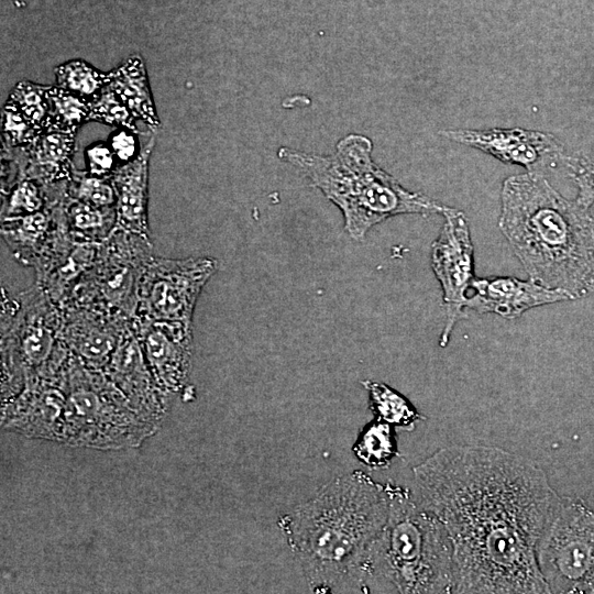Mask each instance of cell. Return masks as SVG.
Here are the masks:
<instances>
[{
    "instance_id": "44dd1931",
    "label": "cell",
    "mask_w": 594,
    "mask_h": 594,
    "mask_svg": "<svg viewBox=\"0 0 594 594\" xmlns=\"http://www.w3.org/2000/svg\"><path fill=\"white\" fill-rule=\"evenodd\" d=\"M362 384L369 393L370 408L375 419L406 430H411L418 420L424 419L402 394L388 385L370 380Z\"/></svg>"
},
{
    "instance_id": "4316f807",
    "label": "cell",
    "mask_w": 594,
    "mask_h": 594,
    "mask_svg": "<svg viewBox=\"0 0 594 594\" xmlns=\"http://www.w3.org/2000/svg\"><path fill=\"white\" fill-rule=\"evenodd\" d=\"M67 196L99 208L116 207L117 196L110 178L74 167L67 182Z\"/></svg>"
},
{
    "instance_id": "30bf717a",
    "label": "cell",
    "mask_w": 594,
    "mask_h": 594,
    "mask_svg": "<svg viewBox=\"0 0 594 594\" xmlns=\"http://www.w3.org/2000/svg\"><path fill=\"white\" fill-rule=\"evenodd\" d=\"M444 223L431 245V267L440 283L446 309L440 345L449 343L455 323L466 317L468 290L474 276L473 243L465 215L452 207L442 212Z\"/></svg>"
},
{
    "instance_id": "484cf974",
    "label": "cell",
    "mask_w": 594,
    "mask_h": 594,
    "mask_svg": "<svg viewBox=\"0 0 594 594\" xmlns=\"http://www.w3.org/2000/svg\"><path fill=\"white\" fill-rule=\"evenodd\" d=\"M3 196V195H2ZM53 198L50 189L36 180L22 178L2 198L1 218L33 213L45 208Z\"/></svg>"
},
{
    "instance_id": "8fae6325",
    "label": "cell",
    "mask_w": 594,
    "mask_h": 594,
    "mask_svg": "<svg viewBox=\"0 0 594 594\" xmlns=\"http://www.w3.org/2000/svg\"><path fill=\"white\" fill-rule=\"evenodd\" d=\"M61 309V338L69 353L88 367L103 370L133 318L66 300Z\"/></svg>"
},
{
    "instance_id": "5b68a950",
    "label": "cell",
    "mask_w": 594,
    "mask_h": 594,
    "mask_svg": "<svg viewBox=\"0 0 594 594\" xmlns=\"http://www.w3.org/2000/svg\"><path fill=\"white\" fill-rule=\"evenodd\" d=\"M386 522L366 560L362 592L453 593V548L443 522L414 491L386 483Z\"/></svg>"
},
{
    "instance_id": "7a4b0ae2",
    "label": "cell",
    "mask_w": 594,
    "mask_h": 594,
    "mask_svg": "<svg viewBox=\"0 0 594 594\" xmlns=\"http://www.w3.org/2000/svg\"><path fill=\"white\" fill-rule=\"evenodd\" d=\"M386 484L356 470L282 515L279 530L314 593L361 590L370 550L388 515Z\"/></svg>"
},
{
    "instance_id": "83f0119b",
    "label": "cell",
    "mask_w": 594,
    "mask_h": 594,
    "mask_svg": "<svg viewBox=\"0 0 594 594\" xmlns=\"http://www.w3.org/2000/svg\"><path fill=\"white\" fill-rule=\"evenodd\" d=\"M136 118L128 106L107 86L90 101L88 121H97L112 127H121L136 134L140 133Z\"/></svg>"
},
{
    "instance_id": "2e32d148",
    "label": "cell",
    "mask_w": 594,
    "mask_h": 594,
    "mask_svg": "<svg viewBox=\"0 0 594 594\" xmlns=\"http://www.w3.org/2000/svg\"><path fill=\"white\" fill-rule=\"evenodd\" d=\"M154 145L155 135L151 134L138 156L118 166L110 176L117 196L116 227L147 238H151L147 216L148 169Z\"/></svg>"
},
{
    "instance_id": "f546056e",
    "label": "cell",
    "mask_w": 594,
    "mask_h": 594,
    "mask_svg": "<svg viewBox=\"0 0 594 594\" xmlns=\"http://www.w3.org/2000/svg\"><path fill=\"white\" fill-rule=\"evenodd\" d=\"M41 133L16 109L4 103L1 117L3 148L25 147Z\"/></svg>"
},
{
    "instance_id": "d4e9b609",
    "label": "cell",
    "mask_w": 594,
    "mask_h": 594,
    "mask_svg": "<svg viewBox=\"0 0 594 594\" xmlns=\"http://www.w3.org/2000/svg\"><path fill=\"white\" fill-rule=\"evenodd\" d=\"M51 101L48 129L78 132L88 122L90 101L57 85L46 86Z\"/></svg>"
},
{
    "instance_id": "4dcf8cb0",
    "label": "cell",
    "mask_w": 594,
    "mask_h": 594,
    "mask_svg": "<svg viewBox=\"0 0 594 594\" xmlns=\"http://www.w3.org/2000/svg\"><path fill=\"white\" fill-rule=\"evenodd\" d=\"M88 172L91 175L107 177L113 174L116 166V155L107 143H95L86 150Z\"/></svg>"
},
{
    "instance_id": "603a6c76",
    "label": "cell",
    "mask_w": 594,
    "mask_h": 594,
    "mask_svg": "<svg viewBox=\"0 0 594 594\" xmlns=\"http://www.w3.org/2000/svg\"><path fill=\"white\" fill-rule=\"evenodd\" d=\"M56 85L92 101L109 82L102 73L82 59H72L55 69Z\"/></svg>"
},
{
    "instance_id": "6da1fadb",
    "label": "cell",
    "mask_w": 594,
    "mask_h": 594,
    "mask_svg": "<svg viewBox=\"0 0 594 594\" xmlns=\"http://www.w3.org/2000/svg\"><path fill=\"white\" fill-rule=\"evenodd\" d=\"M413 473L417 499L451 539L453 593H550L536 549L561 495L536 462L496 447L454 444Z\"/></svg>"
},
{
    "instance_id": "52a82bcc",
    "label": "cell",
    "mask_w": 594,
    "mask_h": 594,
    "mask_svg": "<svg viewBox=\"0 0 594 594\" xmlns=\"http://www.w3.org/2000/svg\"><path fill=\"white\" fill-rule=\"evenodd\" d=\"M152 252L151 238L116 227L99 244L94 263L66 300L134 318L141 278Z\"/></svg>"
},
{
    "instance_id": "d6a6232c",
    "label": "cell",
    "mask_w": 594,
    "mask_h": 594,
    "mask_svg": "<svg viewBox=\"0 0 594 594\" xmlns=\"http://www.w3.org/2000/svg\"><path fill=\"white\" fill-rule=\"evenodd\" d=\"M582 593H594V573L584 585Z\"/></svg>"
},
{
    "instance_id": "d6986e66",
    "label": "cell",
    "mask_w": 594,
    "mask_h": 594,
    "mask_svg": "<svg viewBox=\"0 0 594 594\" xmlns=\"http://www.w3.org/2000/svg\"><path fill=\"white\" fill-rule=\"evenodd\" d=\"M107 87L128 106L136 120L143 121L152 131L161 128L156 113L145 64L141 55L129 56L114 69L108 72Z\"/></svg>"
},
{
    "instance_id": "ba28073f",
    "label": "cell",
    "mask_w": 594,
    "mask_h": 594,
    "mask_svg": "<svg viewBox=\"0 0 594 594\" xmlns=\"http://www.w3.org/2000/svg\"><path fill=\"white\" fill-rule=\"evenodd\" d=\"M536 556L550 593H582L594 573V510L582 498L561 496Z\"/></svg>"
},
{
    "instance_id": "ffe728a7",
    "label": "cell",
    "mask_w": 594,
    "mask_h": 594,
    "mask_svg": "<svg viewBox=\"0 0 594 594\" xmlns=\"http://www.w3.org/2000/svg\"><path fill=\"white\" fill-rule=\"evenodd\" d=\"M63 207L69 231L79 241L101 243L116 228V207H95L70 198L67 194Z\"/></svg>"
},
{
    "instance_id": "3957f363",
    "label": "cell",
    "mask_w": 594,
    "mask_h": 594,
    "mask_svg": "<svg viewBox=\"0 0 594 594\" xmlns=\"http://www.w3.org/2000/svg\"><path fill=\"white\" fill-rule=\"evenodd\" d=\"M498 227L530 279L569 300L594 293V217L542 174L503 182Z\"/></svg>"
},
{
    "instance_id": "7402d4cb",
    "label": "cell",
    "mask_w": 594,
    "mask_h": 594,
    "mask_svg": "<svg viewBox=\"0 0 594 594\" xmlns=\"http://www.w3.org/2000/svg\"><path fill=\"white\" fill-rule=\"evenodd\" d=\"M353 452L370 469L387 468L398 454L392 425L377 419L366 425L353 446Z\"/></svg>"
},
{
    "instance_id": "cb8c5ba5",
    "label": "cell",
    "mask_w": 594,
    "mask_h": 594,
    "mask_svg": "<svg viewBox=\"0 0 594 594\" xmlns=\"http://www.w3.org/2000/svg\"><path fill=\"white\" fill-rule=\"evenodd\" d=\"M46 86L21 80L12 88L6 102L16 109L40 132L50 127L51 101Z\"/></svg>"
},
{
    "instance_id": "9c48e42d",
    "label": "cell",
    "mask_w": 594,
    "mask_h": 594,
    "mask_svg": "<svg viewBox=\"0 0 594 594\" xmlns=\"http://www.w3.org/2000/svg\"><path fill=\"white\" fill-rule=\"evenodd\" d=\"M217 265V260L210 256H153L141 278L135 316L193 324L199 295Z\"/></svg>"
},
{
    "instance_id": "9a60e30c",
    "label": "cell",
    "mask_w": 594,
    "mask_h": 594,
    "mask_svg": "<svg viewBox=\"0 0 594 594\" xmlns=\"http://www.w3.org/2000/svg\"><path fill=\"white\" fill-rule=\"evenodd\" d=\"M77 132L46 129L25 147L3 148L18 164L22 178L48 187L67 182L74 169Z\"/></svg>"
},
{
    "instance_id": "f1b7e54d",
    "label": "cell",
    "mask_w": 594,
    "mask_h": 594,
    "mask_svg": "<svg viewBox=\"0 0 594 594\" xmlns=\"http://www.w3.org/2000/svg\"><path fill=\"white\" fill-rule=\"evenodd\" d=\"M560 162L578 188L575 200L590 208L594 204V157L564 152Z\"/></svg>"
},
{
    "instance_id": "ac0fdd59",
    "label": "cell",
    "mask_w": 594,
    "mask_h": 594,
    "mask_svg": "<svg viewBox=\"0 0 594 594\" xmlns=\"http://www.w3.org/2000/svg\"><path fill=\"white\" fill-rule=\"evenodd\" d=\"M59 200L33 213L1 218V237L21 264L34 268L47 250L58 223Z\"/></svg>"
},
{
    "instance_id": "5bb4252c",
    "label": "cell",
    "mask_w": 594,
    "mask_h": 594,
    "mask_svg": "<svg viewBox=\"0 0 594 594\" xmlns=\"http://www.w3.org/2000/svg\"><path fill=\"white\" fill-rule=\"evenodd\" d=\"M471 288L474 294L468 297L466 308L477 314H496L505 319L518 318L535 307L569 300L564 294L549 289L530 278H474Z\"/></svg>"
},
{
    "instance_id": "7c38bea8",
    "label": "cell",
    "mask_w": 594,
    "mask_h": 594,
    "mask_svg": "<svg viewBox=\"0 0 594 594\" xmlns=\"http://www.w3.org/2000/svg\"><path fill=\"white\" fill-rule=\"evenodd\" d=\"M440 133L503 163L520 165L530 173L541 174L546 166L560 162L564 153L563 145L553 134L522 128L454 129Z\"/></svg>"
},
{
    "instance_id": "1f68e13d",
    "label": "cell",
    "mask_w": 594,
    "mask_h": 594,
    "mask_svg": "<svg viewBox=\"0 0 594 594\" xmlns=\"http://www.w3.org/2000/svg\"><path fill=\"white\" fill-rule=\"evenodd\" d=\"M138 134L127 129L120 130L111 135L109 145L116 157L123 163L134 160L140 151L136 152ZM141 150V148H140Z\"/></svg>"
},
{
    "instance_id": "8992f818",
    "label": "cell",
    "mask_w": 594,
    "mask_h": 594,
    "mask_svg": "<svg viewBox=\"0 0 594 594\" xmlns=\"http://www.w3.org/2000/svg\"><path fill=\"white\" fill-rule=\"evenodd\" d=\"M1 349L6 384L56 380L70 353L61 338V309L35 283L11 298L1 289Z\"/></svg>"
},
{
    "instance_id": "277c9868",
    "label": "cell",
    "mask_w": 594,
    "mask_h": 594,
    "mask_svg": "<svg viewBox=\"0 0 594 594\" xmlns=\"http://www.w3.org/2000/svg\"><path fill=\"white\" fill-rule=\"evenodd\" d=\"M372 141L362 134L341 139L332 155L288 147L278 157L300 169L342 212L344 230L361 241L376 224L406 213H442L448 206L404 188L372 160Z\"/></svg>"
},
{
    "instance_id": "4fadbf2b",
    "label": "cell",
    "mask_w": 594,
    "mask_h": 594,
    "mask_svg": "<svg viewBox=\"0 0 594 594\" xmlns=\"http://www.w3.org/2000/svg\"><path fill=\"white\" fill-rule=\"evenodd\" d=\"M132 327L158 386L178 391L187 381L193 350V324L135 316Z\"/></svg>"
},
{
    "instance_id": "e0dca14e",
    "label": "cell",
    "mask_w": 594,
    "mask_h": 594,
    "mask_svg": "<svg viewBox=\"0 0 594 594\" xmlns=\"http://www.w3.org/2000/svg\"><path fill=\"white\" fill-rule=\"evenodd\" d=\"M102 371L124 396L139 406L156 407L162 400L163 389L146 362L132 320Z\"/></svg>"
}]
</instances>
